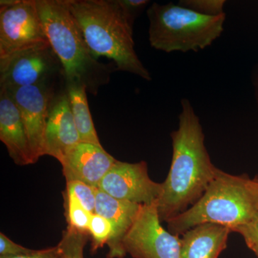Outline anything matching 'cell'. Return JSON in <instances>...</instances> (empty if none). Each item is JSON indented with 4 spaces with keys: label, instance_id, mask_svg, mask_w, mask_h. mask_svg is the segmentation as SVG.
<instances>
[{
    "label": "cell",
    "instance_id": "obj_1",
    "mask_svg": "<svg viewBox=\"0 0 258 258\" xmlns=\"http://www.w3.org/2000/svg\"><path fill=\"white\" fill-rule=\"evenodd\" d=\"M171 137V167L156 203L159 219L166 223L198 203L220 169L212 162L200 118L186 98L181 101L179 126Z\"/></svg>",
    "mask_w": 258,
    "mask_h": 258
},
{
    "label": "cell",
    "instance_id": "obj_2",
    "mask_svg": "<svg viewBox=\"0 0 258 258\" xmlns=\"http://www.w3.org/2000/svg\"><path fill=\"white\" fill-rule=\"evenodd\" d=\"M68 3L96 58L111 59L116 71L152 80L136 52L134 22L120 0H68Z\"/></svg>",
    "mask_w": 258,
    "mask_h": 258
},
{
    "label": "cell",
    "instance_id": "obj_3",
    "mask_svg": "<svg viewBox=\"0 0 258 258\" xmlns=\"http://www.w3.org/2000/svg\"><path fill=\"white\" fill-rule=\"evenodd\" d=\"M36 5L49 43L62 64L64 81L83 85L96 96L116 71L115 64L103 63L93 56L68 0H36Z\"/></svg>",
    "mask_w": 258,
    "mask_h": 258
},
{
    "label": "cell",
    "instance_id": "obj_4",
    "mask_svg": "<svg viewBox=\"0 0 258 258\" xmlns=\"http://www.w3.org/2000/svg\"><path fill=\"white\" fill-rule=\"evenodd\" d=\"M258 214V176L232 175L219 169L203 198L166 222L167 230L181 236L199 225L215 224L234 230Z\"/></svg>",
    "mask_w": 258,
    "mask_h": 258
},
{
    "label": "cell",
    "instance_id": "obj_5",
    "mask_svg": "<svg viewBox=\"0 0 258 258\" xmlns=\"http://www.w3.org/2000/svg\"><path fill=\"white\" fill-rule=\"evenodd\" d=\"M147 13L151 46L167 53L205 50L221 36L226 20L225 13L207 16L173 3H153Z\"/></svg>",
    "mask_w": 258,
    "mask_h": 258
},
{
    "label": "cell",
    "instance_id": "obj_6",
    "mask_svg": "<svg viewBox=\"0 0 258 258\" xmlns=\"http://www.w3.org/2000/svg\"><path fill=\"white\" fill-rule=\"evenodd\" d=\"M64 79L62 64L49 42L0 58V88L54 84Z\"/></svg>",
    "mask_w": 258,
    "mask_h": 258
},
{
    "label": "cell",
    "instance_id": "obj_7",
    "mask_svg": "<svg viewBox=\"0 0 258 258\" xmlns=\"http://www.w3.org/2000/svg\"><path fill=\"white\" fill-rule=\"evenodd\" d=\"M47 42L36 0L0 1V58Z\"/></svg>",
    "mask_w": 258,
    "mask_h": 258
},
{
    "label": "cell",
    "instance_id": "obj_8",
    "mask_svg": "<svg viewBox=\"0 0 258 258\" xmlns=\"http://www.w3.org/2000/svg\"><path fill=\"white\" fill-rule=\"evenodd\" d=\"M123 244L134 258H181V237L161 225L156 203L141 205Z\"/></svg>",
    "mask_w": 258,
    "mask_h": 258
},
{
    "label": "cell",
    "instance_id": "obj_9",
    "mask_svg": "<svg viewBox=\"0 0 258 258\" xmlns=\"http://www.w3.org/2000/svg\"><path fill=\"white\" fill-rule=\"evenodd\" d=\"M64 81L54 84L4 88L9 91L21 113L34 164L45 156V132L51 101Z\"/></svg>",
    "mask_w": 258,
    "mask_h": 258
},
{
    "label": "cell",
    "instance_id": "obj_10",
    "mask_svg": "<svg viewBox=\"0 0 258 258\" xmlns=\"http://www.w3.org/2000/svg\"><path fill=\"white\" fill-rule=\"evenodd\" d=\"M98 189L117 200L152 205L157 203L162 192V183L151 179L145 161L127 163L117 160Z\"/></svg>",
    "mask_w": 258,
    "mask_h": 258
},
{
    "label": "cell",
    "instance_id": "obj_11",
    "mask_svg": "<svg viewBox=\"0 0 258 258\" xmlns=\"http://www.w3.org/2000/svg\"><path fill=\"white\" fill-rule=\"evenodd\" d=\"M80 142L64 81L51 101L45 132V155L60 163Z\"/></svg>",
    "mask_w": 258,
    "mask_h": 258
},
{
    "label": "cell",
    "instance_id": "obj_12",
    "mask_svg": "<svg viewBox=\"0 0 258 258\" xmlns=\"http://www.w3.org/2000/svg\"><path fill=\"white\" fill-rule=\"evenodd\" d=\"M116 159L103 147L80 142L61 161L66 181H81L98 188Z\"/></svg>",
    "mask_w": 258,
    "mask_h": 258
},
{
    "label": "cell",
    "instance_id": "obj_13",
    "mask_svg": "<svg viewBox=\"0 0 258 258\" xmlns=\"http://www.w3.org/2000/svg\"><path fill=\"white\" fill-rule=\"evenodd\" d=\"M0 140L17 165L34 164L21 113L9 91L0 88Z\"/></svg>",
    "mask_w": 258,
    "mask_h": 258
},
{
    "label": "cell",
    "instance_id": "obj_14",
    "mask_svg": "<svg viewBox=\"0 0 258 258\" xmlns=\"http://www.w3.org/2000/svg\"><path fill=\"white\" fill-rule=\"evenodd\" d=\"M139 204L117 200L96 188L95 213L106 218L111 224L112 232L107 245L108 258H123L126 255L123 240L135 222L140 210Z\"/></svg>",
    "mask_w": 258,
    "mask_h": 258
},
{
    "label": "cell",
    "instance_id": "obj_15",
    "mask_svg": "<svg viewBox=\"0 0 258 258\" xmlns=\"http://www.w3.org/2000/svg\"><path fill=\"white\" fill-rule=\"evenodd\" d=\"M232 231L224 226L205 223L181 237V258H218L227 247Z\"/></svg>",
    "mask_w": 258,
    "mask_h": 258
},
{
    "label": "cell",
    "instance_id": "obj_16",
    "mask_svg": "<svg viewBox=\"0 0 258 258\" xmlns=\"http://www.w3.org/2000/svg\"><path fill=\"white\" fill-rule=\"evenodd\" d=\"M64 86L81 142L101 147L90 112L86 87L79 83L66 81Z\"/></svg>",
    "mask_w": 258,
    "mask_h": 258
},
{
    "label": "cell",
    "instance_id": "obj_17",
    "mask_svg": "<svg viewBox=\"0 0 258 258\" xmlns=\"http://www.w3.org/2000/svg\"><path fill=\"white\" fill-rule=\"evenodd\" d=\"M88 235L85 232L67 227L59 242L64 258H84V247L87 243Z\"/></svg>",
    "mask_w": 258,
    "mask_h": 258
},
{
    "label": "cell",
    "instance_id": "obj_18",
    "mask_svg": "<svg viewBox=\"0 0 258 258\" xmlns=\"http://www.w3.org/2000/svg\"><path fill=\"white\" fill-rule=\"evenodd\" d=\"M66 201V217L69 226L80 232L88 233L93 214L83 208L71 195H67Z\"/></svg>",
    "mask_w": 258,
    "mask_h": 258
},
{
    "label": "cell",
    "instance_id": "obj_19",
    "mask_svg": "<svg viewBox=\"0 0 258 258\" xmlns=\"http://www.w3.org/2000/svg\"><path fill=\"white\" fill-rule=\"evenodd\" d=\"M67 195L76 199L88 212L95 214L96 205V188L81 181L67 182Z\"/></svg>",
    "mask_w": 258,
    "mask_h": 258
},
{
    "label": "cell",
    "instance_id": "obj_20",
    "mask_svg": "<svg viewBox=\"0 0 258 258\" xmlns=\"http://www.w3.org/2000/svg\"><path fill=\"white\" fill-rule=\"evenodd\" d=\"M88 232L92 236V252H95L108 243L112 232L111 224L104 217L93 214Z\"/></svg>",
    "mask_w": 258,
    "mask_h": 258
},
{
    "label": "cell",
    "instance_id": "obj_21",
    "mask_svg": "<svg viewBox=\"0 0 258 258\" xmlns=\"http://www.w3.org/2000/svg\"><path fill=\"white\" fill-rule=\"evenodd\" d=\"M225 0H181L178 4L207 16L223 14Z\"/></svg>",
    "mask_w": 258,
    "mask_h": 258
},
{
    "label": "cell",
    "instance_id": "obj_22",
    "mask_svg": "<svg viewBox=\"0 0 258 258\" xmlns=\"http://www.w3.org/2000/svg\"><path fill=\"white\" fill-rule=\"evenodd\" d=\"M242 236L244 242L258 258V214L248 222L232 230Z\"/></svg>",
    "mask_w": 258,
    "mask_h": 258
},
{
    "label": "cell",
    "instance_id": "obj_23",
    "mask_svg": "<svg viewBox=\"0 0 258 258\" xmlns=\"http://www.w3.org/2000/svg\"><path fill=\"white\" fill-rule=\"evenodd\" d=\"M33 249L15 243L3 232L0 234V257H12L30 253Z\"/></svg>",
    "mask_w": 258,
    "mask_h": 258
},
{
    "label": "cell",
    "instance_id": "obj_24",
    "mask_svg": "<svg viewBox=\"0 0 258 258\" xmlns=\"http://www.w3.org/2000/svg\"><path fill=\"white\" fill-rule=\"evenodd\" d=\"M0 258H64L63 253L59 244L50 248L35 250L30 253L23 255L12 256V257H0Z\"/></svg>",
    "mask_w": 258,
    "mask_h": 258
},
{
    "label": "cell",
    "instance_id": "obj_25",
    "mask_svg": "<svg viewBox=\"0 0 258 258\" xmlns=\"http://www.w3.org/2000/svg\"><path fill=\"white\" fill-rule=\"evenodd\" d=\"M120 1L124 7L129 17L134 22L135 21L137 17L150 3V1L148 0H120Z\"/></svg>",
    "mask_w": 258,
    "mask_h": 258
},
{
    "label": "cell",
    "instance_id": "obj_26",
    "mask_svg": "<svg viewBox=\"0 0 258 258\" xmlns=\"http://www.w3.org/2000/svg\"><path fill=\"white\" fill-rule=\"evenodd\" d=\"M256 88H257V100H258V81L257 82V86H256Z\"/></svg>",
    "mask_w": 258,
    "mask_h": 258
}]
</instances>
